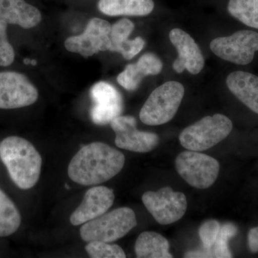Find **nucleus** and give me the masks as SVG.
I'll return each instance as SVG.
<instances>
[{
    "label": "nucleus",
    "instance_id": "9d476101",
    "mask_svg": "<svg viewBox=\"0 0 258 258\" xmlns=\"http://www.w3.org/2000/svg\"><path fill=\"white\" fill-rule=\"evenodd\" d=\"M110 123L115 134V145L120 149L147 153L154 150L159 143L157 134L139 131L137 120L131 115H118Z\"/></svg>",
    "mask_w": 258,
    "mask_h": 258
},
{
    "label": "nucleus",
    "instance_id": "0eeeda50",
    "mask_svg": "<svg viewBox=\"0 0 258 258\" xmlns=\"http://www.w3.org/2000/svg\"><path fill=\"white\" fill-rule=\"evenodd\" d=\"M210 49L222 60L246 66L253 60L258 51V32L239 30L230 36L217 37L210 43Z\"/></svg>",
    "mask_w": 258,
    "mask_h": 258
},
{
    "label": "nucleus",
    "instance_id": "bb28decb",
    "mask_svg": "<svg viewBox=\"0 0 258 258\" xmlns=\"http://www.w3.org/2000/svg\"><path fill=\"white\" fill-rule=\"evenodd\" d=\"M145 45V41L142 37H137L134 40H128L118 47L116 52L121 54L126 60H131L138 55Z\"/></svg>",
    "mask_w": 258,
    "mask_h": 258
},
{
    "label": "nucleus",
    "instance_id": "c85d7f7f",
    "mask_svg": "<svg viewBox=\"0 0 258 258\" xmlns=\"http://www.w3.org/2000/svg\"><path fill=\"white\" fill-rule=\"evenodd\" d=\"M185 257H212L211 252L210 249L205 248L196 249V250L189 251L186 252L184 255Z\"/></svg>",
    "mask_w": 258,
    "mask_h": 258
},
{
    "label": "nucleus",
    "instance_id": "f8f14e48",
    "mask_svg": "<svg viewBox=\"0 0 258 258\" xmlns=\"http://www.w3.org/2000/svg\"><path fill=\"white\" fill-rule=\"evenodd\" d=\"M93 106L91 120L95 124L106 125L120 115L123 110V98L119 91L110 83L101 81L91 89Z\"/></svg>",
    "mask_w": 258,
    "mask_h": 258
},
{
    "label": "nucleus",
    "instance_id": "393cba45",
    "mask_svg": "<svg viewBox=\"0 0 258 258\" xmlns=\"http://www.w3.org/2000/svg\"><path fill=\"white\" fill-rule=\"evenodd\" d=\"M8 23L0 20V66H9L14 62L15 51L8 40Z\"/></svg>",
    "mask_w": 258,
    "mask_h": 258
},
{
    "label": "nucleus",
    "instance_id": "f3484780",
    "mask_svg": "<svg viewBox=\"0 0 258 258\" xmlns=\"http://www.w3.org/2000/svg\"><path fill=\"white\" fill-rule=\"evenodd\" d=\"M226 83L239 101L258 114V76L244 71H235L227 76Z\"/></svg>",
    "mask_w": 258,
    "mask_h": 258
},
{
    "label": "nucleus",
    "instance_id": "ddd939ff",
    "mask_svg": "<svg viewBox=\"0 0 258 258\" xmlns=\"http://www.w3.org/2000/svg\"><path fill=\"white\" fill-rule=\"evenodd\" d=\"M169 39L179 55L173 63L174 71L178 74L185 70L193 75L200 74L205 66V58L192 37L184 30L175 28L169 32Z\"/></svg>",
    "mask_w": 258,
    "mask_h": 258
},
{
    "label": "nucleus",
    "instance_id": "aec40b11",
    "mask_svg": "<svg viewBox=\"0 0 258 258\" xmlns=\"http://www.w3.org/2000/svg\"><path fill=\"white\" fill-rule=\"evenodd\" d=\"M21 215L11 199L0 189V237L17 232L21 225Z\"/></svg>",
    "mask_w": 258,
    "mask_h": 258
},
{
    "label": "nucleus",
    "instance_id": "9b49d317",
    "mask_svg": "<svg viewBox=\"0 0 258 258\" xmlns=\"http://www.w3.org/2000/svg\"><path fill=\"white\" fill-rule=\"evenodd\" d=\"M111 28V24L106 20L91 19L85 31L81 35L69 37L64 42V47L70 52L84 57H91L100 51L109 50Z\"/></svg>",
    "mask_w": 258,
    "mask_h": 258
},
{
    "label": "nucleus",
    "instance_id": "6e6552de",
    "mask_svg": "<svg viewBox=\"0 0 258 258\" xmlns=\"http://www.w3.org/2000/svg\"><path fill=\"white\" fill-rule=\"evenodd\" d=\"M142 202L156 221L162 225L178 221L187 209L184 194L174 191L169 186L156 191H147L142 196Z\"/></svg>",
    "mask_w": 258,
    "mask_h": 258
},
{
    "label": "nucleus",
    "instance_id": "6ab92c4d",
    "mask_svg": "<svg viewBox=\"0 0 258 258\" xmlns=\"http://www.w3.org/2000/svg\"><path fill=\"white\" fill-rule=\"evenodd\" d=\"M135 252L139 258H171L169 241L155 232H144L135 244Z\"/></svg>",
    "mask_w": 258,
    "mask_h": 258
},
{
    "label": "nucleus",
    "instance_id": "cd10ccee",
    "mask_svg": "<svg viewBox=\"0 0 258 258\" xmlns=\"http://www.w3.org/2000/svg\"><path fill=\"white\" fill-rule=\"evenodd\" d=\"M247 242L249 250L252 253L258 252V227L250 229L247 235Z\"/></svg>",
    "mask_w": 258,
    "mask_h": 258
},
{
    "label": "nucleus",
    "instance_id": "2eb2a0df",
    "mask_svg": "<svg viewBox=\"0 0 258 258\" xmlns=\"http://www.w3.org/2000/svg\"><path fill=\"white\" fill-rule=\"evenodd\" d=\"M162 62L157 55L147 52L141 56L136 63L129 64L117 77L119 85L127 91L139 87L146 76H157L162 71Z\"/></svg>",
    "mask_w": 258,
    "mask_h": 258
},
{
    "label": "nucleus",
    "instance_id": "c756f323",
    "mask_svg": "<svg viewBox=\"0 0 258 258\" xmlns=\"http://www.w3.org/2000/svg\"><path fill=\"white\" fill-rule=\"evenodd\" d=\"M24 63L25 64H30L31 63V60H30V59H25V60H24Z\"/></svg>",
    "mask_w": 258,
    "mask_h": 258
},
{
    "label": "nucleus",
    "instance_id": "5701e85b",
    "mask_svg": "<svg viewBox=\"0 0 258 258\" xmlns=\"http://www.w3.org/2000/svg\"><path fill=\"white\" fill-rule=\"evenodd\" d=\"M86 251L92 258H125L124 251L117 244L102 241H92L86 246Z\"/></svg>",
    "mask_w": 258,
    "mask_h": 258
},
{
    "label": "nucleus",
    "instance_id": "4be33fe9",
    "mask_svg": "<svg viewBox=\"0 0 258 258\" xmlns=\"http://www.w3.org/2000/svg\"><path fill=\"white\" fill-rule=\"evenodd\" d=\"M237 226L231 222H227L221 225L220 232L215 244L209 248L212 254V257L225 258L232 257V253L229 249V241L237 234Z\"/></svg>",
    "mask_w": 258,
    "mask_h": 258
},
{
    "label": "nucleus",
    "instance_id": "f03ea898",
    "mask_svg": "<svg viewBox=\"0 0 258 258\" xmlns=\"http://www.w3.org/2000/svg\"><path fill=\"white\" fill-rule=\"evenodd\" d=\"M0 159L20 189H31L40 179L41 156L26 139L15 136L5 139L0 143Z\"/></svg>",
    "mask_w": 258,
    "mask_h": 258
},
{
    "label": "nucleus",
    "instance_id": "412c9836",
    "mask_svg": "<svg viewBox=\"0 0 258 258\" xmlns=\"http://www.w3.org/2000/svg\"><path fill=\"white\" fill-rule=\"evenodd\" d=\"M227 10L241 23L258 30V0H229Z\"/></svg>",
    "mask_w": 258,
    "mask_h": 258
},
{
    "label": "nucleus",
    "instance_id": "a878e982",
    "mask_svg": "<svg viewBox=\"0 0 258 258\" xmlns=\"http://www.w3.org/2000/svg\"><path fill=\"white\" fill-rule=\"evenodd\" d=\"M220 222L215 220H208L200 226L199 235L204 247L210 248L213 246L220 232Z\"/></svg>",
    "mask_w": 258,
    "mask_h": 258
},
{
    "label": "nucleus",
    "instance_id": "b1692460",
    "mask_svg": "<svg viewBox=\"0 0 258 258\" xmlns=\"http://www.w3.org/2000/svg\"><path fill=\"white\" fill-rule=\"evenodd\" d=\"M134 29V24L128 19H122L111 25L109 34L111 40L109 51L116 52L118 47L128 40Z\"/></svg>",
    "mask_w": 258,
    "mask_h": 258
},
{
    "label": "nucleus",
    "instance_id": "7ed1b4c3",
    "mask_svg": "<svg viewBox=\"0 0 258 258\" xmlns=\"http://www.w3.org/2000/svg\"><path fill=\"white\" fill-rule=\"evenodd\" d=\"M137 225L134 210L120 208L86 222L80 229V235L85 242L102 241L109 243L124 237Z\"/></svg>",
    "mask_w": 258,
    "mask_h": 258
},
{
    "label": "nucleus",
    "instance_id": "20e7f679",
    "mask_svg": "<svg viewBox=\"0 0 258 258\" xmlns=\"http://www.w3.org/2000/svg\"><path fill=\"white\" fill-rule=\"evenodd\" d=\"M232 120L222 114L204 117L180 134V144L187 150L203 152L227 138L232 130Z\"/></svg>",
    "mask_w": 258,
    "mask_h": 258
},
{
    "label": "nucleus",
    "instance_id": "4468645a",
    "mask_svg": "<svg viewBox=\"0 0 258 258\" xmlns=\"http://www.w3.org/2000/svg\"><path fill=\"white\" fill-rule=\"evenodd\" d=\"M114 200V191L110 188L104 186L91 188L86 191L79 208L73 212L70 222L78 226L101 216L111 208Z\"/></svg>",
    "mask_w": 258,
    "mask_h": 258
},
{
    "label": "nucleus",
    "instance_id": "dca6fc26",
    "mask_svg": "<svg viewBox=\"0 0 258 258\" xmlns=\"http://www.w3.org/2000/svg\"><path fill=\"white\" fill-rule=\"evenodd\" d=\"M39 10L25 0H0V20L25 29L36 26L41 22Z\"/></svg>",
    "mask_w": 258,
    "mask_h": 258
},
{
    "label": "nucleus",
    "instance_id": "7c9ffc66",
    "mask_svg": "<svg viewBox=\"0 0 258 258\" xmlns=\"http://www.w3.org/2000/svg\"><path fill=\"white\" fill-rule=\"evenodd\" d=\"M30 64H32V66H36L37 60H31V63H30Z\"/></svg>",
    "mask_w": 258,
    "mask_h": 258
},
{
    "label": "nucleus",
    "instance_id": "f257e3e1",
    "mask_svg": "<svg viewBox=\"0 0 258 258\" xmlns=\"http://www.w3.org/2000/svg\"><path fill=\"white\" fill-rule=\"evenodd\" d=\"M125 157L120 151L102 142L81 148L70 162V179L83 186L101 184L114 177L123 169Z\"/></svg>",
    "mask_w": 258,
    "mask_h": 258
},
{
    "label": "nucleus",
    "instance_id": "1a4fd4ad",
    "mask_svg": "<svg viewBox=\"0 0 258 258\" xmlns=\"http://www.w3.org/2000/svg\"><path fill=\"white\" fill-rule=\"evenodd\" d=\"M38 98L37 88L25 75L0 73V108L15 109L30 106Z\"/></svg>",
    "mask_w": 258,
    "mask_h": 258
},
{
    "label": "nucleus",
    "instance_id": "a211bd4d",
    "mask_svg": "<svg viewBox=\"0 0 258 258\" xmlns=\"http://www.w3.org/2000/svg\"><path fill=\"white\" fill-rule=\"evenodd\" d=\"M98 8L108 16H146L154 8L153 0H99Z\"/></svg>",
    "mask_w": 258,
    "mask_h": 258
},
{
    "label": "nucleus",
    "instance_id": "39448f33",
    "mask_svg": "<svg viewBox=\"0 0 258 258\" xmlns=\"http://www.w3.org/2000/svg\"><path fill=\"white\" fill-rule=\"evenodd\" d=\"M184 88L177 81H168L156 88L141 109L139 117L145 124L159 125L170 121L179 109Z\"/></svg>",
    "mask_w": 258,
    "mask_h": 258
},
{
    "label": "nucleus",
    "instance_id": "423d86ee",
    "mask_svg": "<svg viewBox=\"0 0 258 258\" xmlns=\"http://www.w3.org/2000/svg\"><path fill=\"white\" fill-rule=\"evenodd\" d=\"M175 166L184 181L200 189L212 186L220 172V164L215 158L190 150L180 153L176 158Z\"/></svg>",
    "mask_w": 258,
    "mask_h": 258
}]
</instances>
